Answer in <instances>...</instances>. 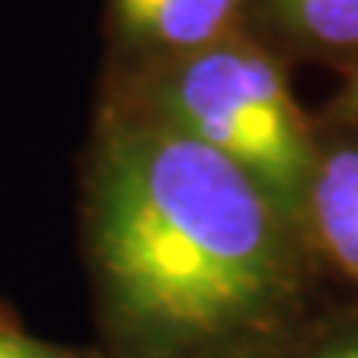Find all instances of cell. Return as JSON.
<instances>
[{"label": "cell", "mask_w": 358, "mask_h": 358, "mask_svg": "<svg viewBox=\"0 0 358 358\" xmlns=\"http://www.w3.org/2000/svg\"><path fill=\"white\" fill-rule=\"evenodd\" d=\"M272 199L179 127L129 129L106 153L96 259L143 332L196 342L252 322L282 289Z\"/></svg>", "instance_id": "6da1fadb"}, {"label": "cell", "mask_w": 358, "mask_h": 358, "mask_svg": "<svg viewBox=\"0 0 358 358\" xmlns=\"http://www.w3.org/2000/svg\"><path fill=\"white\" fill-rule=\"evenodd\" d=\"M173 127L245 169L272 206L292 209L312 176L306 123L279 66L252 50H209L173 80Z\"/></svg>", "instance_id": "7a4b0ae2"}, {"label": "cell", "mask_w": 358, "mask_h": 358, "mask_svg": "<svg viewBox=\"0 0 358 358\" xmlns=\"http://www.w3.org/2000/svg\"><path fill=\"white\" fill-rule=\"evenodd\" d=\"M312 213L325 249L358 275V150H338L312 179Z\"/></svg>", "instance_id": "3957f363"}, {"label": "cell", "mask_w": 358, "mask_h": 358, "mask_svg": "<svg viewBox=\"0 0 358 358\" xmlns=\"http://www.w3.org/2000/svg\"><path fill=\"white\" fill-rule=\"evenodd\" d=\"M239 0H116L133 34L169 47H203L232 24Z\"/></svg>", "instance_id": "277c9868"}, {"label": "cell", "mask_w": 358, "mask_h": 358, "mask_svg": "<svg viewBox=\"0 0 358 358\" xmlns=\"http://www.w3.org/2000/svg\"><path fill=\"white\" fill-rule=\"evenodd\" d=\"M285 20L322 43H358V0H275Z\"/></svg>", "instance_id": "5b68a950"}, {"label": "cell", "mask_w": 358, "mask_h": 358, "mask_svg": "<svg viewBox=\"0 0 358 358\" xmlns=\"http://www.w3.org/2000/svg\"><path fill=\"white\" fill-rule=\"evenodd\" d=\"M0 358H73V355L50 345V342H43V338L27 335L13 322L0 319Z\"/></svg>", "instance_id": "8992f818"}, {"label": "cell", "mask_w": 358, "mask_h": 358, "mask_svg": "<svg viewBox=\"0 0 358 358\" xmlns=\"http://www.w3.org/2000/svg\"><path fill=\"white\" fill-rule=\"evenodd\" d=\"M342 106H345L352 116H358V73H355V80H352V87H348V93L342 96Z\"/></svg>", "instance_id": "52a82bcc"}, {"label": "cell", "mask_w": 358, "mask_h": 358, "mask_svg": "<svg viewBox=\"0 0 358 358\" xmlns=\"http://www.w3.org/2000/svg\"><path fill=\"white\" fill-rule=\"evenodd\" d=\"M322 358H358V342L345 348H335V352H329V355H322Z\"/></svg>", "instance_id": "ba28073f"}]
</instances>
